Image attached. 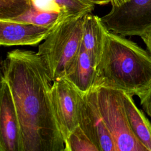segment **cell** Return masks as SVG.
<instances>
[{
  "mask_svg": "<svg viewBox=\"0 0 151 151\" xmlns=\"http://www.w3.org/2000/svg\"><path fill=\"white\" fill-rule=\"evenodd\" d=\"M1 77L8 83L14 102L23 151H64L51 99L53 80L37 52L24 49L8 51L1 64Z\"/></svg>",
  "mask_w": 151,
  "mask_h": 151,
  "instance_id": "6da1fadb",
  "label": "cell"
},
{
  "mask_svg": "<svg viewBox=\"0 0 151 151\" xmlns=\"http://www.w3.org/2000/svg\"><path fill=\"white\" fill-rule=\"evenodd\" d=\"M95 86L108 87L140 96L151 87L150 53L107 28L96 66Z\"/></svg>",
  "mask_w": 151,
  "mask_h": 151,
  "instance_id": "7a4b0ae2",
  "label": "cell"
},
{
  "mask_svg": "<svg viewBox=\"0 0 151 151\" xmlns=\"http://www.w3.org/2000/svg\"><path fill=\"white\" fill-rule=\"evenodd\" d=\"M85 15L66 17L38 45L37 52L53 80L65 78L73 71L82 44Z\"/></svg>",
  "mask_w": 151,
  "mask_h": 151,
  "instance_id": "3957f363",
  "label": "cell"
},
{
  "mask_svg": "<svg viewBox=\"0 0 151 151\" xmlns=\"http://www.w3.org/2000/svg\"><path fill=\"white\" fill-rule=\"evenodd\" d=\"M94 87L100 113L113 139L116 151H147L131 129L122 91L105 86Z\"/></svg>",
  "mask_w": 151,
  "mask_h": 151,
  "instance_id": "277c9868",
  "label": "cell"
},
{
  "mask_svg": "<svg viewBox=\"0 0 151 151\" xmlns=\"http://www.w3.org/2000/svg\"><path fill=\"white\" fill-rule=\"evenodd\" d=\"M101 19L111 32L141 37L151 29V0H129L111 6Z\"/></svg>",
  "mask_w": 151,
  "mask_h": 151,
  "instance_id": "5b68a950",
  "label": "cell"
},
{
  "mask_svg": "<svg viewBox=\"0 0 151 151\" xmlns=\"http://www.w3.org/2000/svg\"><path fill=\"white\" fill-rule=\"evenodd\" d=\"M78 125L99 151H116L113 139L100 113L93 87L82 94L78 110Z\"/></svg>",
  "mask_w": 151,
  "mask_h": 151,
  "instance_id": "8992f818",
  "label": "cell"
},
{
  "mask_svg": "<svg viewBox=\"0 0 151 151\" xmlns=\"http://www.w3.org/2000/svg\"><path fill=\"white\" fill-rule=\"evenodd\" d=\"M82 94L66 78L53 80L52 102L64 142L78 124V110Z\"/></svg>",
  "mask_w": 151,
  "mask_h": 151,
  "instance_id": "52a82bcc",
  "label": "cell"
},
{
  "mask_svg": "<svg viewBox=\"0 0 151 151\" xmlns=\"http://www.w3.org/2000/svg\"><path fill=\"white\" fill-rule=\"evenodd\" d=\"M0 151H23L20 125L12 96L1 77L0 89Z\"/></svg>",
  "mask_w": 151,
  "mask_h": 151,
  "instance_id": "ba28073f",
  "label": "cell"
},
{
  "mask_svg": "<svg viewBox=\"0 0 151 151\" xmlns=\"http://www.w3.org/2000/svg\"><path fill=\"white\" fill-rule=\"evenodd\" d=\"M57 25L44 27L29 23L0 20V44L5 47L37 45L48 37Z\"/></svg>",
  "mask_w": 151,
  "mask_h": 151,
  "instance_id": "9c48e42d",
  "label": "cell"
},
{
  "mask_svg": "<svg viewBox=\"0 0 151 151\" xmlns=\"http://www.w3.org/2000/svg\"><path fill=\"white\" fill-rule=\"evenodd\" d=\"M107 27L99 17L88 12L84 15L82 45L91 56L95 65L100 60L103 44L104 35Z\"/></svg>",
  "mask_w": 151,
  "mask_h": 151,
  "instance_id": "30bf717a",
  "label": "cell"
},
{
  "mask_svg": "<svg viewBox=\"0 0 151 151\" xmlns=\"http://www.w3.org/2000/svg\"><path fill=\"white\" fill-rule=\"evenodd\" d=\"M65 78L83 94L94 86L96 79V65L82 44L73 71Z\"/></svg>",
  "mask_w": 151,
  "mask_h": 151,
  "instance_id": "8fae6325",
  "label": "cell"
},
{
  "mask_svg": "<svg viewBox=\"0 0 151 151\" xmlns=\"http://www.w3.org/2000/svg\"><path fill=\"white\" fill-rule=\"evenodd\" d=\"M132 95L122 91V99L131 129L147 151H151V122L135 104Z\"/></svg>",
  "mask_w": 151,
  "mask_h": 151,
  "instance_id": "7c38bea8",
  "label": "cell"
},
{
  "mask_svg": "<svg viewBox=\"0 0 151 151\" xmlns=\"http://www.w3.org/2000/svg\"><path fill=\"white\" fill-rule=\"evenodd\" d=\"M66 17H68V15L60 9H43L38 7L34 3L32 6L22 15L11 20L6 21H13L29 23L40 26L50 27L57 25Z\"/></svg>",
  "mask_w": 151,
  "mask_h": 151,
  "instance_id": "4fadbf2b",
  "label": "cell"
},
{
  "mask_svg": "<svg viewBox=\"0 0 151 151\" xmlns=\"http://www.w3.org/2000/svg\"><path fill=\"white\" fill-rule=\"evenodd\" d=\"M64 151H99L78 124L64 140Z\"/></svg>",
  "mask_w": 151,
  "mask_h": 151,
  "instance_id": "5bb4252c",
  "label": "cell"
},
{
  "mask_svg": "<svg viewBox=\"0 0 151 151\" xmlns=\"http://www.w3.org/2000/svg\"><path fill=\"white\" fill-rule=\"evenodd\" d=\"M34 0H0V20H11L28 11Z\"/></svg>",
  "mask_w": 151,
  "mask_h": 151,
  "instance_id": "9a60e30c",
  "label": "cell"
},
{
  "mask_svg": "<svg viewBox=\"0 0 151 151\" xmlns=\"http://www.w3.org/2000/svg\"><path fill=\"white\" fill-rule=\"evenodd\" d=\"M54 4L60 10L68 16L78 15L91 12L94 5L86 3L81 0H47Z\"/></svg>",
  "mask_w": 151,
  "mask_h": 151,
  "instance_id": "2e32d148",
  "label": "cell"
},
{
  "mask_svg": "<svg viewBox=\"0 0 151 151\" xmlns=\"http://www.w3.org/2000/svg\"><path fill=\"white\" fill-rule=\"evenodd\" d=\"M145 112L151 118V87L143 94L138 97Z\"/></svg>",
  "mask_w": 151,
  "mask_h": 151,
  "instance_id": "e0dca14e",
  "label": "cell"
},
{
  "mask_svg": "<svg viewBox=\"0 0 151 151\" xmlns=\"http://www.w3.org/2000/svg\"><path fill=\"white\" fill-rule=\"evenodd\" d=\"M140 38L145 44L147 50L151 54V29Z\"/></svg>",
  "mask_w": 151,
  "mask_h": 151,
  "instance_id": "ac0fdd59",
  "label": "cell"
},
{
  "mask_svg": "<svg viewBox=\"0 0 151 151\" xmlns=\"http://www.w3.org/2000/svg\"><path fill=\"white\" fill-rule=\"evenodd\" d=\"M86 3L91 4L93 5H103L110 3V0H81Z\"/></svg>",
  "mask_w": 151,
  "mask_h": 151,
  "instance_id": "d6986e66",
  "label": "cell"
},
{
  "mask_svg": "<svg viewBox=\"0 0 151 151\" xmlns=\"http://www.w3.org/2000/svg\"><path fill=\"white\" fill-rule=\"evenodd\" d=\"M129 0H110V4L111 5V6H119Z\"/></svg>",
  "mask_w": 151,
  "mask_h": 151,
  "instance_id": "ffe728a7",
  "label": "cell"
}]
</instances>
